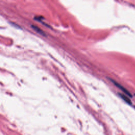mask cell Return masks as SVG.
Segmentation results:
<instances>
[{
	"mask_svg": "<svg viewBox=\"0 0 135 135\" xmlns=\"http://www.w3.org/2000/svg\"><path fill=\"white\" fill-rule=\"evenodd\" d=\"M33 27V29H35V30H36V31H37V32H38L39 33H43V32H42V31L39 28H38L37 27H35V26H33L32 27Z\"/></svg>",
	"mask_w": 135,
	"mask_h": 135,
	"instance_id": "3957f363",
	"label": "cell"
},
{
	"mask_svg": "<svg viewBox=\"0 0 135 135\" xmlns=\"http://www.w3.org/2000/svg\"><path fill=\"white\" fill-rule=\"evenodd\" d=\"M119 96H120V97H121V98L122 99H123L126 102H127L128 104L132 105V103L131 102V100L129 99V98H128V97H127L126 96H125L124 95H123V94H122V93H119Z\"/></svg>",
	"mask_w": 135,
	"mask_h": 135,
	"instance_id": "7a4b0ae2",
	"label": "cell"
},
{
	"mask_svg": "<svg viewBox=\"0 0 135 135\" xmlns=\"http://www.w3.org/2000/svg\"><path fill=\"white\" fill-rule=\"evenodd\" d=\"M110 81H111V82L114 83L115 85L116 86V87H117L118 88H119V89H120L121 91H122L124 92H125L126 94L127 95L129 96V97H132V95H131V93L128 91L126 89H125V88L124 87H122L121 84H120L119 83H118L117 82H116V81H114V80H112V79H110Z\"/></svg>",
	"mask_w": 135,
	"mask_h": 135,
	"instance_id": "6da1fadb",
	"label": "cell"
}]
</instances>
